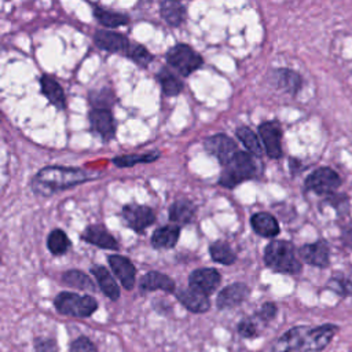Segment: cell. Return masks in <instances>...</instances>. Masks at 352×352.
Returning a JSON list of instances; mask_svg holds the SVG:
<instances>
[{"mask_svg": "<svg viewBox=\"0 0 352 352\" xmlns=\"http://www.w3.org/2000/svg\"><path fill=\"white\" fill-rule=\"evenodd\" d=\"M250 294V289L248 285L236 282L226 286L220 290L216 298V305L219 309H228L241 305Z\"/></svg>", "mask_w": 352, "mask_h": 352, "instance_id": "obj_13", "label": "cell"}, {"mask_svg": "<svg viewBox=\"0 0 352 352\" xmlns=\"http://www.w3.org/2000/svg\"><path fill=\"white\" fill-rule=\"evenodd\" d=\"M261 323L257 320V318L254 315L245 318L242 320H239L236 330L238 334L243 338H257L261 333Z\"/></svg>", "mask_w": 352, "mask_h": 352, "instance_id": "obj_35", "label": "cell"}, {"mask_svg": "<svg viewBox=\"0 0 352 352\" xmlns=\"http://www.w3.org/2000/svg\"><path fill=\"white\" fill-rule=\"evenodd\" d=\"M258 133L267 154L271 158L282 157V129L276 121H265L260 124Z\"/></svg>", "mask_w": 352, "mask_h": 352, "instance_id": "obj_11", "label": "cell"}, {"mask_svg": "<svg viewBox=\"0 0 352 352\" xmlns=\"http://www.w3.org/2000/svg\"><path fill=\"white\" fill-rule=\"evenodd\" d=\"M139 287L142 292H155L162 290L166 293L175 292V282L168 275L158 271H148L144 274L139 282Z\"/></svg>", "mask_w": 352, "mask_h": 352, "instance_id": "obj_20", "label": "cell"}, {"mask_svg": "<svg viewBox=\"0 0 352 352\" xmlns=\"http://www.w3.org/2000/svg\"><path fill=\"white\" fill-rule=\"evenodd\" d=\"M274 80L279 89L286 94L296 95L301 88V77L290 69H278L274 72Z\"/></svg>", "mask_w": 352, "mask_h": 352, "instance_id": "obj_24", "label": "cell"}, {"mask_svg": "<svg viewBox=\"0 0 352 352\" xmlns=\"http://www.w3.org/2000/svg\"><path fill=\"white\" fill-rule=\"evenodd\" d=\"M122 217L126 224L136 232H143L155 221V213L144 205H125L122 208Z\"/></svg>", "mask_w": 352, "mask_h": 352, "instance_id": "obj_10", "label": "cell"}, {"mask_svg": "<svg viewBox=\"0 0 352 352\" xmlns=\"http://www.w3.org/2000/svg\"><path fill=\"white\" fill-rule=\"evenodd\" d=\"M62 282L70 287L85 290V292H95V285L91 278L80 271V270H69L62 274Z\"/></svg>", "mask_w": 352, "mask_h": 352, "instance_id": "obj_27", "label": "cell"}, {"mask_svg": "<svg viewBox=\"0 0 352 352\" xmlns=\"http://www.w3.org/2000/svg\"><path fill=\"white\" fill-rule=\"evenodd\" d=\"M89 172L78 168H65V166H45L40 169L32 179V190L36 195L51 197L55 192L70 188L73 186L81 184L94 179Z\"/></svg>", "mask_w": 352, "mask_h": 352, "instance_id": "obj_1", "label": "cell"}, {"mask_svg": "<svg viewBox=\"0 0 352 352\" xmlns=\"http://www.w3.org/2000/svg\"><path fill=\"white\" fill-rule=\"evenodd\" d=\"M158 157H160L158 151H153V153H147V154H125V155L113 158V162L118 168H128V166L136 165L139 162H146V164L153 162Z\"/></svg>", "mask_w": 352, "mask_h": 352, "instance_id": "obj_34", "label": "cell"}, {"mask_svg": "<svg viewBox=\"0 0 352 352\" xmlns=\"http://www.w3.org/2000/svg\"><path fill=\"white\" fill-rule=\"evenodd\" d=\"M204 146H205V150L209 154H212L213 157H216L217 161L224 166L239 151L236 143L231 138H228L227 135H223V133H217V135L206 138Z\"/></svg>", "mask_w": 352, "mask_h": 352, "instance_id": "obj_8", "label": "cell"}, {"mask_svg": "<svg viewBox=\"0 0 352 352\" xmlns=\"http://www.w3.org/2000/svg\"><path fill=\"white\" fill-rule=\"evenodd\" d=\"M176 297L179 300V302L188 309L190 312L194 314H204L206 311H209L210 308V301L208 298V296L201 294L192 289H182L176 293Z\"/></svg>", "mask_w": 352, "mask_h": 352, "instance_id": "obj_19", "label": "cell"}, {"mask_svg": "<svg viewBox=\"0 0 352 352\" xmlns=\"http://www.w3.org/2000/svg\"><path fill=\"white\" fill-rule=\"evenodd\" d=\"M91 272L95 276V279H96L100 290L103 292V294L107 298L113 300V301L118 300V297H120V287H118L116 279L113 278V275L109 272V270L102 267V265H96V267L91 268Z\"/></svg>", "mask_w": 352, "mask_h": 352, "instance_id": "obj_22", "label": "cell"}, {"mask_svg": "<svg viewBox=\"0 0 352 352\" xmlns=\"http://www.w3.org/2000/svg\"><path fill=\"white\" fill-rule=\"evenodd\" d=\"M94 15L99 21V23H102L103 26H107V28H117V26L128 23L126 15L114 12V11H109L104 8H95Z\"/></svg>", "mask_w": 352, "mask_h": 352, "instance_id": "obj_33", "label": "cell"}, {"mask_svg": "<svg viewBox=\"0 0 352 352\" xmlns=\"http://www.w3.org/2000/svg\"><path fill=\"white\" fill-rule=\"evenodd\" d=\"M298 254L307 264L312 267L326 268L330 264V249L327 242L323 239L302 245L298 249Z\"/></svg>", "mask_w": 352, "mask_h": 352, "instance_id": "obj_12", "label": "cell"}, {"mask_svg": "<svg viewBox=\"0 0 352 352\" xmlns=\"http://www.w3.org/2000/svg\"><path fill=\"white\" fill-rule=\"evenodd\" d=\"M264 263L276 272L297 275L302 265L296 256V249L289 241H272L264 250Z\"/></svg>", "mask_w": 352, "mask_h": 352, "instance_id": "obj_2", "label": "cell"}, {"mask_svg": "<svg viewBox=\"0 0 352 352\" xmlns=\"http://www.w3.org/2000/svg\"><path fill=\"white\" fill-rule=\"evenodd\" d=\"M160 12L170 26H179L186 18L184 7L177 1H162L160 6Z\"/></svg>", "mask_w": 352, "mask_h": 352, "instance_id": "obj_28", "label": "cell"}, {"mask_svg": "<svg viewBox=\"0 0 352 352\" xmlns=\"http://www.w3.org/2000/svg\"><path fill=\"white\" fill-rule=\"evenodd\" d=\"M55 309L72 318H88L98 309V301L88 294H77L72 292H60L54 298Z\"/></svg>", "mask_w": 352, "mask_h": 352, "instance_id": "obj_4", "label": "cell"}, {"mask_svg": "<svg viewBox=\"0 0 352 352\" xmlns=\"http://www.w3.org/2000/svg\"><path fill=\"white\" fill-rule=\"evenodd\" d=\"M338 333V326L333 323H324L316 327H307L304 345L301 352H319L323 351Z\"/></svg>", "mask_w": 352, "mask_h": 352, "instance_id": "obj_7", "label": "cell"}, {"mask_svg": "<svg viewBox=\"0 0 352 352\" xmlns=\"http://www.w3.org/2000/svg\"><path fill=\"white\" fill-rule=\"evenodd\" d=\"M34 352H59L55 338H34Z\"/></svg>", "mask_w": 352, "mask_h": 352, "instance_id": "obj_40", "label": "cell"}, {"mask_svg": "<svg viewBox=\"0 0 352 352\" xmlns=\"http://www.w3.org/2000/svg\"><path fill=\"white\" fill-rule=\"evenodd\" d=\"M166 62L182 76L187 77L202 66V56L187 44H176L166 52Z\"/></svg>", "mask_w": 352, "mask_h": 352, "instance_id": "obj_5", "label": "cell"}, {"mask_svg": "<svg viewBox=\"0 0 352 352\" xmlns=\"http://www.w3.org/2000/svg\"><path fill=\"white\" fill-rule=\"evenodd\" d=\"M69 352H98L95 342L87 336H80L72 341Z\"/></svg>", "mask_w": 352, "mask_h": 352, "instance_id": "obj_39", "label": "cell"}, {"mask_svg": "<svg viewBox=\"0 0 352 352\" xmlns=\"http://www.w3.org/2000/svg\"><path fill=\"white\" fill-rule=\"evenodd\" d=\"M250 224L253 227V230L264 238H274L279 234V224L278 220L267 213V212H258L254 213L250 219Z\"/></svg>", "mask_w": 352, "mask_h": 352, "instance_id": "obj_21", "label": "cell"}, {"mask_svg": "<svg viewBox=\"0 0 352 352\" xmlns=\"http://www.w3.org/2000/svg\"><path fill=\"white\" fill-rule=\"evenodd\" d=\"M258 172V164L252 154L238 151L235 157L224 166L219 183L227 188H234L239 183L256 177Z\"/></svg>", "mask_w": 352, "mask_h": 352, "instance_id": "obj_3", "label": "cell"}, {"mask_svg": "<svg viewBox=\"0 0 352 352\" xmlns=\"http://www.w3.org/2000/svg\"><path fill=\"white\" fill-rule=\"evenodd\" d=\"M304 184L307 190L314 191L318 195H331L341 186V177L334 169L322 166L311 172Z\"/></svg>", "mask_w": 352, "mask_h": 352, "instance_id": "obj_6", "label": "cell"}, {"mask_svg": "<svg viewBox=\"0 0 352 352\" xmlns=\"http://www.w3.org/2000/svg\"><path fill=\"white\" fill-rule=\"evenodd\" d=\"M89 122L91 128L103 139L110 140L114 136L116 125L114 117L109 109H99L95 107L89 111Z\"/></svg>", "mask_w": 352, "mask_h": 352, "instance_id": "obj_16", "label": "cell"}, {"mask_svg": "<svg viewBox=\"0 0 352 352\" xmlns=\"http://www.w3.org/2000/svg\"><path fill=\"white\" fill-rule=\"evenodd\" d=\"M209 253L213 261L224 265H231L236 260V256L232 252V249L223 241L213 242L209 248Z\"/></svg>", "mask_w": 352, "mask_h": 352, "instance_id": "obj_31", "label": "cell"}, {"mask_svg": "<svg viewBox=\"0 0 352 352\" xmlns=\"http://www.w3.org/2000/svg\"><path fill=\"white\" fill-rule=\"evenodd\" d=\"M82 239L91 245H95L102 249L117 250L118 243L116 238L102 226V224H91L82 232Z\"/></svg>", "mask_w": 352, "mask_h": 352, "instance_id": "obj_18", "label": "cell"}, {"mask_svg": "<svg viewBox=\"0 0 352 352\" xmlns=\"http://www.w3.org/2000/svg\"><path fill=\"white\" fill-rule=\"evenodd\" d=\"M341 239L344 242L345 246L348 248H352V223L351 224H346L342 227V231H341Z\"/></svg>", "mask_w": 352, "mask_h": 352, "instance_id": "obj_41", "label": "cell"}, {"mask_svg": "<svg viewBox=\"0 0 352 352\" xmlns=\"http://www.w3.org/2000/svg\"><path fill=\"white\" fill-rule=\"evenodd\" d=\"M128 58H131L135 63H138L142 67H146L151 60L153 55L148 52V50L140 44H131V48L126 54Z\"/></svg>", "mask_w": 352, "mask_h": 352, "instance_id": "obj_37", "label": "cell"}, {"mask_svg": "<svg viewBox=\"0 0 352 352\" xmlns=\"http://www.w3.org/2000/svg\"><path fill=\"white\" fill-rule=\"evenodd\" d=\"M195 214V206L188 199H177L172 204L169 209V219L176 226H183L191 223Z\"/></svg>", "mask_w": 352, "mask_h": 352, "instance_id": "obj_26", "label": "cell"}, {"mask_svg": "<svg viewBox=\"0 0 352 352\" xmlns=\"http://www.w3.org/2000/svg\"><path fill=\"white\" fill-rule=\"evenodd\" d=\"M107 261L110 264L113 274L121 282L122 287L126 290H132L135 286V278H136V268L132 264V261L120 254L109 256Z\"/></svg>", "mask_w": 352, "mask_h": 352, "instance_id": "obj_14", "label": "cell"}, {"mask_svg": "<svg viewBox=\"0 0 352 352\" xmlns=\"http://www.w3.org/2000/svg\"><path fill=\"white\" fill-rule=\"evenodd\" d=\"M327 289L333 290L341 297H348L352 296V280L342 275H334L327 282Z\"/></svg>", "mask_w": 352, "mask_h": 352, "instance_id": "obj_36", "label": "cell"}, {"mask_svg": "<svg viewBox=\"0 0 352 352\" xmlns=\"http://www.w3.org/2000/svg\"><path fill=\"white\" fill-rule=\"evenodd\" d=\"M238 139L245 144V147L250 151V154L261 155L263 154V144L258 139V136L249 128V126H239L236 129Z\"/></svg>", "mask_w": 352, "mask_h": 352, "instance_id": "obj_32", "label": "cell"}, {"mask_svg": "<svg viewBox=\"0 0 352 352\" xmlns=\"http://www.w3.org/2000/svg\"><path fill=\"white\" fill-rule=\"evenodd\" d=\"M94 41L100 50H104L109 52L128 54L131 48V43L125 36L116 32H109V30H98L94 36Z\"/></svg>", "mask_w": 352, "mask_h": 352, "instance_id": "obj_17", "label": "cell"}, {"mask_svg": "<svg viewBox=\"0 0 352 352\" xmlns=\"http://www.w3.org/2000/svg\"><path fill=\"white\" fill-rule=\"evenodd\" d=\"M40 85H41L43 95H45V98L50 100L51 104H54L59 110H63L66 107L65 92L58 81H55L50 76H43L40 78Z\"/></svg>", "mask_w": 352, "mask_h": 352, "instance_id": "obj_23", "label": "cell"}, {"mask_svg": "<svg viewBox=\"0 0 352 352\" xmlns=\"http://www.w3.org/2000/svg\"><path fill=\"white\" fill-rule=\"evenodd\" d=\"M276 312H278V307L276 304L268 301V302H264L256 312H254V316L257 318V320L265 326L267 323H270L275 316H276Z\"/></svg>", "mask_w": 352, "mask_h": 352, "instance_id": "obj_38", "label": "cell"}, {"mask_svg": "<svg viewBox=\"0 0 352 352\" xmlns=\"http://www.w3.org/2000/svg\"><path fill=\"white\" fill-rule=\"evenodd\" d=\"M47 246L54 256H62L70 249V239L60 228H55L47 238Z\"/></svg>", "mask_w": 352, "mask_h": 352, "instance_id": "obj_29", "label": "cell"}, {"mask_svg": "<svg viewBox=\"0 0 352 352\" xmlns=\"http://www.w3.org/2000/svg\"><path fill=\"white\" fill-rule=\"evenodd\" d=\"M158 81L161 84L162 92L166 96H175L179 95L183 89V82L180 81L179 77H176L170 70L168 69H161L158 73Z\"/></svg>", "mask_w": 352, "mask_h": 352, "instance_id": "obj_30", "label": "cell"}, {"mask_svg": "<svg viewBox=\"0 0 352 352\" xmlns=\"http://www.w3.org/2000/svg\"><path fill=\"white\" fill-rule=\"evenodd\" d=\"M180 235L179 226L160 227L151 235V245L157 249H170L176 245Z\"/></svg>", "mask_w": 352, "mask_h": 352, "instance_id": "obj_25", "label": "cell"}, {"mask_svg": "<svg viewBox=\"0 0 352 352\" xmlns=\"http://www.w3.org/2000/svg\"><path fill=\"white\" fill-rule=\"evenodd\" d=\"M221 275L214 268H198L194 270L188 276V286L190 289L209 296L212 294L217 286L220 285Z\"/></svg>", "mask_w": 352, "mask_h": 352, "instance_id": "obj_9", "label": "cell"}, {"mask_svg": "<svg viewBox=\"0 0 352 352\" xmlns=\"http://www.w3.org/2000/svg\"><path fill=\"white\" fill-rule=\"evenodd\" d=\"M308 326H294L285 331L274 344L272 352H301Z\"/></svg>", "mask_w": 352, "mask_h": 352, "instance_id": "obj_15", "label": "cell"}]
</instances>
